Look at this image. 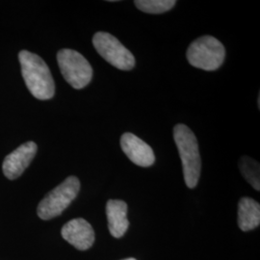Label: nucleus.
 <instances>
[{
  "instance_id": "nucleus-13",
  "label": "nucleus",
  "mask_w": 260,
  "mask_h": 260,
  "mask_svg": "<svg viewBox=\"0 0 260 260\" xmlns=\"http://www.w3.org/2000/svg\"><path fill=\"white\" fill-rule=\"evenodd\" d=\"M134 4L138 9L147 14H163L175 7L176 0H135Z\"/></svg>"
},
{
  "instance_id": "nucleus-5",
  "label": "nucleus",
  "mask_w": 260,
  "mask_h": 260,
  "mask_svg": "<svg viewBox=\"0 0 260 260\" xmlns=\"http://www.w3.org/2000/svg\"><path fill=\"white\" fill-rule=\"evenodd\" d=\"M57 61L66 81L75 89H83L91 82L93 68L81 53L74 49H61L57 53Z\"/></svg>"
},
{
  "instance_id": "nucleus-14",
  "label": "nucleus",
  "mask_w": 260,
  "mask_h": 260,
  "mask_svg": "<svg viewBox=\"0 0 260 260\" xmlns=\"http://www.w3.org/2000/svg\"><path fill=\"white\" fill-rule=\"evenodd\" d=\"M123 260H136L135 258H127V259H123Z\"/></svg>"
},
{
  "instance_id": "nucleus-10",
  "label": "nucleus",
  "mask_w": 260,
  "mask_h": 260,
  "mask_svg": "<svg viewBox=\"0 0 260 260\" xmlns=\"http://www.w3.org/2000/svg\"><path fill=\"white\" fill-rule=\"evenodd\" d=\"M108 229L112 236L121 238L128 230L127 205L121 200H109L106 205Z\"/></svg>"
},
{
  "instance_id": "nucleus-11",
  "label": "nucleus",
  "mask_w": 260,
  "mask_h": 260,
  "mask_svg": "<svg viewBox=\"0 0 260 260\" xmlns=\"http://www.w3.org/2000/svg\"><path fill=\"white\" fill-rule=\"evenodd\" d=\"M260 223V205L251 198H242L238 204V225L243 232L256 229Z\"/></svg>"
},
{
  "instance_id": "nucleus-12",
  "label": "nucleus",
  "mask_w": 260,
  "mask_h": 260,
  "mask_svg": "<svg viewBox=\"0 0 260 260\" xmlns=\"http://www.w3.org/2000/svg\"><path fill=\"white\" fill-rule=\"evenodd\" d=\"M239 169L242 176L256 191L260 190L259 163L252 158L244 156L240 159Z\"/></svg>"
},
{
  "instance_id": "nucleus-3",
  "label": "nucleus",
  "mask_w": 260,
  "mask_h": 260,
  "mask_svg": "<svg viewBox=\"0 0 260 260\" xmlns=\"http://www.w3.org/2000/svg\"><path fill=\"white\" fill-rule=\"evenodd\" d=\"M186 56L188 62L193 67L211 72L223 65L225 49L218 39L203 36L189 46Z\"/></svg>"
},
{
  "instance_id": "nucleus-2",
  "label": "nucleus",
  "mask_w": 260,
  "mask_h": 260,
  "mask_svg": "<svg viewBox=\"0 0 260 260\" xmlns=\"http://www.w3.org/2000/svg\"><path fill=\"white\" fill-rule=\"evenodd\" d=\"M174 139L181 158L185 184L193 189L198 185L202 170L198 140L193 131L182 123L174 127Z\"/></svg>"
},
{
  "instance_id": "nucleus-6",
  "label": "nucleus",
  "mask_w": 260,
  "mask_h": 260,
  "mask_svg": "<svg viewBox=\"0 0 260 260\" xmlns=\"http://www.w3.org/2000/svg\"><path fill=\"white\" fill-rule=\"evenodd\" d=\"M93 45L99 54L113 67L130 71L135 66V58L121 42L111 34L98 32L93 35Z\"/></svg>"
},
{
  "instance_id": "nucleus-7",
  "label": "nucleus",
  "mask_w": 260,
  "mask_h": 260,
  "mask_svg": "<svg viewBox=\"0 0 260 260\" xmlns=\"http://www.w3.org/2000/svg\"><path fill=\"white\" fill-rule=\"evenodd\" d=\"M37 149V145L34 142H27L8 154L2 166L5 177L9 179L20 177L35 157Z\"/></svg>"
},
{
  "instance_id": "nucleus-8",
  "label": "nucleus",
  "mask_w": 260,
  "mask_h": 260,
  "mask_svg": "<svg viewBox=\"0 0 260 260\" xmlns=\"http://www.w3.org/2000/svg\"><path fill=\"white\" fill-rule=\"evenodd\" d=\"M121 147L124 154L137 166L150 167L155 161L151 147L132 133L126 132L121 135Z\"/></svg>"
},
{
  "instance_id": "nucleus-9",
  "label": "nucleus",
  "mask_w": 260,
  "mask_h": 260,
  "mask_svg": "<svg viewBox=\"0 0 260 260\" xmlns=\"http://www.w3.org/2000/svg\"><path fill=\"white\" fill-rule=\"evenodd\" d=\"M62 237L79 251H86L93 246L94 232L90 223L82 218L74 219L62 229Z\"/></svg>"
},
{
  "instance_id": "nucleus-4",
  "label": "nucleus",
  "mask_w": 260,
  "mask_h": 260,
  "mask_svg": "<svg viewBox=\"0 0 260 260\" xmlns=\"http://www.w3.org/2000/svg\"><path fill=\"white\" fill-rule=\"evenodd\" d=\"M80 190V181L76 177H69L50 191L38 205V216L42 220H50L64 212Z\"/></svg>"
},
{
  "instance_id": "nucleus-1",
  "label": "nucleus",
  "mask_w": 260,
  "mask_h": 260,
  "mask_svg": "<svg viewBox=\"0 0 260 260\" xmlns=\"http://www.w3.org/2000/svg\"><path fill=\"white\" fill-rule=\"evenodd\" d=\"M19 59L22 77L29 92L41 101L52 99L55 93V84L46 62L27 50H21Z\"/></svg>"
}]
</instances>
